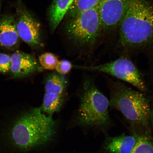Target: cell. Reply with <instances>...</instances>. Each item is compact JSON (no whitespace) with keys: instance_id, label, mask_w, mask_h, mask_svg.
Here are the masks:
<instances>
[{"instance_id":"6da1fadb","label":"cell","mask_w":153,"mask_h":153,"mask_svg":"<svg viewBox=\"0 0 153 153\" xmlns=\"http://www.w3.org/2000/svg\"><path fill=\"white\" fill-rule=\"evenodd\" d=\"M104 50L114 59L144 55L148 62L147 81L153 85V0H131L117 33Z\"/></svg>"},{"instance_id":"7a4b0ae2","label":"cell","mask_w":153,"mask_h":153,"mask_svg":"<svg viewBox=\"0 0 153 153\" xmlns=\"http://www.w3.org/2000/svg\"><path fill=\"white\" fill-rule=\"evenodd\" d=\"M56 122L40 108L27 112L15 122L10 133L13 145L25 152L47 144L54 136Z\"/></svg>"},{"instance_id":"3957f363","label":"cell","mask_w":153,"mask_h":153,"mask_svg":"<svg viewBox=\"0 0 153 153\" xmlns=\"http://www.w3.org/2000/svg\"><path fill=\"white\" fill-rule=\"evenodd\" d=\"M104 77L109 92V107L119 111L132 123L148 126L153 95L135 90L105 74Z\"/></svg>"},{"instance_id":"277c9868","label":"cell","mask_w":153,"mask_h":153,"mask_svg":"<svg viewBox=\"0 0 153 153\" xmlns=\"http://www.w3.org/2000/svg\"><path fill=\"white\" fill-rule=\"evenodd\" d=\"M67 37L78 52L88 57L103 44L99 4L69 18L66 26Z\"/></svg>"},{"instance_id":"5b68a950","label":"cell","mask_w":153,"mask_h":153,"mask_svg":"<svg viewBox=\"0 0 153 153\" xmlns=\"http://www.w3.org/2000/svg\"><path fill=\"white\" fill-rule=\"evenodd\" d=\"M109 107V99L99 91L93 79L87 78L84 82L80 96L78 123L98 127L108 125L110 120Z\"/></svg>"},{"instance_id":"8992f818","label":"cell","mask_w":153,"mask_h":153,"mask_svg":"<svg viewBox=\"0 0 153 153\" xmlns=\"http://www.w3.org/2000/svg\"><path fill=\"white\" fill-rule=\"evenodd\" d=\"M74 67L113 76L131 84L139 91L150 92L149 91L145 74L139 69L132 59L129 57L121 56L110 62L96 65Z\"/></svg>"},{"instance_id":"52a82bcc","label":"cell","mask_w":153,"mask_h":153,"mask_svg":"<svg viewBox=\"0 0 153 153\" xmlns=\"http://www.w3.org/2000/svg\"><path fill=\"white\" fill-rule=\"evenodd\" d=\"M131 0H100L99 3L103 45L117 33L129 7Z\"/></svg>"},{"instance_id":"ba28073f","label":"cell","mask_w":153,"mask_h":153,"mask_svg":"<svg viewBox=\"0 0 153 153\" xmlns=\"http://www.w3.org/2000/svg\"><path fill=\"white\" fill-rule=\"evenodd\" d=\"M16 11V27L19 37L36 50L45 46L42 36L41 23L19 0Z\"/></svg>"},{"instance_id":"9c48e42d","label":"cell","mask_w":153,"mask_h":153,"mask_svg":"<svg viewBox=\"0 0 153 153\" xmlns=\"http://www.w3.org/2000/svg\"><path fill=\"white\" fill-rule=\"evenodd\" d=\"M10 57V71L14 77H26L44 70L38 61L31 55L16 51Z\"/></svg>"},{"instance_id":"30bf717a","label":"cell","mask_w":153,"mask_h":153,"mask_svg":"<svg viewBox=\"0 0 153 153\" xmlns=\"http://www.w3.org/2000/svg\"><path fill=\"white\" fill-rule=\"evenodd\" d=\"M19 38L14 17L8 15L0 19V47L14 48L18 45Z\"/></svg>"},{"instance_id":"8fae6325","label":"cell","mask_w":153,"mask_h":153,"mask_svg":"<svg viewBox=\"0 0 153 153\" xmlns=\"http://www.w3.org/2000/svg\"><path fill=\"white\" fill-rule=\"evenodd\" d=\"M136 135L123 134L118 136L108 137L105 140L103 148L110 153H130L136 144Z\"/></svg>"},{"instance_id":"7c38bea8","label":"cell","mask_w":153,"mask_h":153,"mask_svg":"<svg viewBox=\"0 0 153 153\" xmlns=\"http://www.w3.org/2000/svg\"><path fill=\"white\" fill-rule=\"evenodd\" d=\"M74 0H53L48 15L51 31H54L66 15Z\"/></svg>"},{"instance_id":"4fadbf2b","label":"cell","mask_w":153,"mask_h":153,"mask_svg":"<svg viewBox=\"0 0 153 153\" xmlns=\"http://www.w3.org/2000/svg\"><path fill=\"white\" fill-rule=\"evenodd\" d=\"M68 86V81L64 76L56 72L51 73L45 80V93L65 95Z\"/></svg>"},{"instance_id":"5bb4252c","label":"cell","mask_w":153,"mask_h":153,"mask_svg":"<svg viewBox=\"0 0 153 153\" xmlns=\"http://www.w3.org/2000/svg\"><path fill=\"white\" fill-rule=\"evenodd\" d=\"M65 95L45 93L41 109L42 112L51 116L62 108L65 101Z\"/></svg>"},{"instance_id":"9a60e30c","label":"cell","mask_w":153,"mask_h":153,"mask_svg":"<svg viewBox=\"0 0 153 153\" xmlns=\"http://www.w3.org/2000/svg\"><path fill=\"white\" fill-rule=\"evenodd\" d=\"M100 0H74L66 15L71 18L99 4Z\"/></svg>"},{"instance_id":"2e32d148","label":"cell","mask_w":153,"mask_h":153,"mask_svg":"<svg viewBox=\"0 0 153 153\" xmlns=\"http://www.w3.org/2000/svg\"><path fill=\"white\" fill-rule=\"evenodd\" d=\"M136 144L130 153H153V139L146 135H136Z\"/></svg>"},{"instance_id":"e0dca14e","label":"cell","mask_w":153,"mask_h":153,"mask_svg":"<svg viewBox=\"0 0 153 153\" xmlns=\"http://www.w3.org/2000/svg\"><path fill=\"white\" fill-rule=\"evenodd\" d=\"M38 61L44 70L53 71L55 70L59 60L53 53L48 52L40 55Z\"/></svg>"},{"instance_id":"ac0fdd59","label":"cell","mask_w":153,"mask_h":153,"mask_svg":"<svg viewBox=\"0 0 153 153\" xmlns=\"http://www.w3.org/2000/svg\"><path fill=\"white\" fill-rule=\"evenodd\" d=\"M73 66L69 61L66 60L59 61L55 68L57 73L62 76L68 74L71 71Z\"/></svg>"},{"instance_id":"d6986e66","label":"cell","mask_w":153,"mask_h":153,"mask_svg":"<svg viewBox=\"0 0 153 153\" xmlns=\"http://www.w3.org/2000/svg\"><path fill=\"white\" fill-rule=\"evenodd\" d=\"M11 57L8 55L0 53V72L7 74L10 71Z\"/></svg>"},{"instance_id":"ffe728a7","label":"cell","mask_w":153,"mask_h":153,"mask_svg":"<svg viewBox=\"0 0 153 153\" xmlns=\"http://www.w3.org/2000/svg\"><path fill=\"white\" fill-rule=\"evenodd\" d=\"M151 122L153 127V102L151 107L150 116H149V122Z\"/></svg>"},{"instance_id":"44dd1931","label":"cell","mask_w":153,"mask_h":153,"mask_svg":"<svg viewBox=\"0 0 153 153\" xmlns=\"http://www.w3.org/2000/svg\"><path fill=\"white\" fill-rule=\"evenodd\" d=\"M1 0H0V13H1Z\"/></svg>"}]
</instances>
